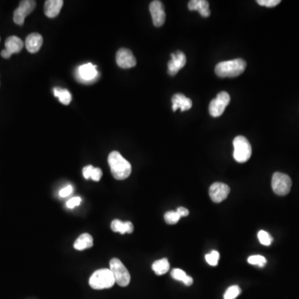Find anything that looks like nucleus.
<instances>
[{
	"label": "nucleus",
	"mask_w": 299,
	"mask_h": 299,
	"mask_svg": "<svg viewBox=\"0 0 299 299\" xmlns=\"http://www.w3.org/2000/svg\"><path fill=\"white\" fill-rule=\"evenodd\" d=\"M108 164L115 179L118 180L128 179L131 173V166L118 151H112L108 156Z\"/></svg>",
	"instance_id": "f257e3e1"
},
{
	"label": "nucleus",
	"mask_w": 299,
	"mask_h": 299,
	"mask_svg": "<svg viewBox=\"0 0 299 299\" xmlns=\"http://www.w3.org/2000/svg\"><path fill=\"white\" fill-rule=\"evenodd\" d=\"M247 63L242 58L224 61L215 67L216 75L219 78H235L245 72Z\"/></svg>",
	"instance_id": "f03ea898"
},
{
	"label": "nucleus",
	"mask_w": 299,
	"mask_h": 299,
	"mask_svg": "<svg viewBox=\"0 0 299 299\" xmlns=\"http://www.w3.org/2000/svg\"><path fill=\"white\" fill-rule=\"evenodd\" d=\"M116 284L114 276L108 268H102L94 272L89 279L91 288L96 290L110 289Z\"/></svg>",
	"instance_id": "7ed1b4c3"
},
{
	"label": "nucleus",
	"mask_w": 299,
	"mask_h": 299,
	"mask_svg": "<svg viewBox=\"0 0 299 299\" xmlns=\"http://www.w3.org/2000/svg\"><path fill=\"white\" fill-rule=\"evenodd\" d=\"M234 158L239 163H245L248 162L252 155V147L250 141L243 135H238L234 138Z\"/></svg>",
	"instance_id": "20e7f679"
},
{
	"label": "nucleus",
	"mask_w": 299,
	"mask_h": 299,
	"mask_svg": "<svg viewBox=\"0 0 299 299\" xmlns=\"http://www.w3.org/2000/svg\"><path fill=\"white\" fill-rule=\"evenodd\" d=\"M110 270L113 273L116 284L121 287L129 285L130 282V273L119 258L114 257L110 261Z\"/></svg>",
	"instance_id": "39448f33"
},
{
	"label": "nucleus",
	"mask_w": 299,
	"mask_h": 299,
	"mask_svg": "<svg viewBox=\"0 0 299 299\" xmlns=\"http://www.w3.org/2000/svg\"><path fill=\"white\" fill-rule=\"evenodd\" d=\"M292 180L288 174L275 172L272 177V189L276 195L284 196L291 190Z\"/></svg>",
	"instance_id": "423d86ee"
},
{
	"label": "nucleus",
	"mask_w": 299,
	"mask_h": 299,
	"mask_svg": "<svg viewBox=\"0 0 299 299\" xmlns=\"http://www.w3.org/2000/svg\"><path fill=\"white\" fill-rule=\"evenodd\" d=\"M230 102V96L226 91H221L211 102L209 112L211 117H220Z\"/></svg>",
	"instance_id": "0eeeda50"
},
{
	"label": "nucleus",
	"mask_w": 299,
	"mask_h": 299,
	"mask_svg": "<svg viewBox=\"0 0 299 299\" xmlns=\"http://www.w3.org/2000/svg\"><path fill=\"white\" fill-rule=\"evenodd\" d=\"M36 7V1L33 0H24L19 3L13 13V21L18 25H23L27 16L34 10Z\"/></svg>",
	"instance_id": "6e6552de"
},
{
	"label": "nucleus",
	"mask_w": 299,
	"mask_h": 299,
	"mask_svg": "<svg viewBox=\"0 0 299 299\" xmlns=\"http://www.w3.org/2000/svg\"><path fill=\"white\" fill-rule=\"evenodd\" d=\"M98 75L96 66L91 63L83 64L80 67H78L77 70V77L78 78V80L83 83L94 82L98 78Z\"/></svg>",
	"instance_id": "1a4fd4ad"
},
{
	"label": "nucleus",
	"mask_w": 299,
	"mask_h": 299,
	"mask_svg": "<svg viewBox=\"0 0 299 299\" xmlns=\"http://www.w3.org/2000/svg\"><path fill=\"white\" fill-rule=\"evenodd\" d=\"M230 192L229 186L224 183L215 182L210 187V196L214 203H220L226 200Z\"/></svg>",
	"instance_id": "9d476101"
},
{
	"label": "nucleus",
	"mask_w": 299,
	"mask_h": 299,
	"mask_svg": "<svg viewBox=\"0 0 299 299\" xmlns=\"http://www.w3.org/2000/svg\"><path fill=\"white\" fill-rule=\"evenodd\" d=\"M117 65L123 69L134 68L136 65V59L132 52L128 48H121L116 55Z\"/></svg>",
	"instance_id": "9b49d317"
},
{
	"label": "nucleus",
	"mask_w": 299,
	"mask_h": 299,
	"mask_svg": "<svg viewBox=\"0 0 299 299\" xmlns=\"http://www.w3.org/2000/svg\"><path fill=\"white\" fill-rule=\"evenodd\" d=\"M171 59L170 60L167 64L168 73L171 76L176 75L177 73L186 64V57L185 53L179 50L176 52L171 53Z\"/></svg>",
	"instance_id": "f8f14e48"
},
{
	"label": "nucleus",
	"mask_w": 299,
	"mask_h": 299,
	"mask_svg": "<svg viewBox=\"0 0 299 299\" xmlns=\"http://www.w3.org/2000/svg\"><path fill=\"white\" fill-rule=\"evenodd\" d=\"M150 12L154 25L156 27H162L166 21V12L162 2L158 0L152 1L150 4Z\"/></svg>",
	"instance_id": "ddd939ff"
},
{
	"label": "nucleus",
	"mask_w": 299,
	"mask_h": 299,
	"mask_svg": "<svg viewBox=\"0 0 299 299\" xmlns=\"http://www.w3.org/2000/svg\"><path fill=\"white\" fill-rule=\"evenodd\" d=\"M171 101L173 112H176L178 109H180L181 112H185L192 107V101L181 93L174 94L172 96Z\"/></svg>",
	"instance_id": "4468645a"
},
{
	"label": "nucleus",
	"mask_w": 299,
	"mask_h": 299,
	"mask_svg": "<svg viewBox=\"0 0 299 299\" xmlns=\"http://www.w3.org/2000/svg\"><path fill=\"white\" fill-rule=\"evenodd\" d=\"M43 43V39L42 35L38 33H34V34H29V36L27 37L26 40H25V46L29 52L35 53L40 50L42 47Z\"/></svg>",
	"instance_id": "2eb2a0df"
},
{
	"label": "nucleus",
	"mask_w": 299,
	"mask_h": 299,
	"mask_svg": "<svg viewBox=\"0 0 299 299\" xmlns=\"http://www.w3.org/2000/svg\"><path fill=\"white\" fill-rule=\"evenodd\" d=\"M188 8L190 11H198L204 18H208L211 15L210 4L206 0H191L188 3Z\"/></svg>",
	"instance_id": "dca6fc26"
},
{
	"label": "nucleus",
	"mask_w": 299,
	"mask_h": 299,
	"mask_svg": "<svg viewBox=\"0 0 299 299\" xmlns=\"http://www.w3.org/2000/svg\"><path fill=\"white\" fill-rule=\"evenodd\" d=\"M63 0H47L44 3L45 15L52 18L57 17L63 8Z\"/></svg>",
	"instance_id": "f3484780"
},
{
	"label": "nucleus",
	"mask_w": 299,
	"mask_h": 299,
	"mask_svg": "<svg viewBox=\"0 0 299 299\" xmlns=\"http://www.w3.org/2000/svg\"><path fill=\"white\" fill-rule=\"evenodd\" d=\"M24 46V43L18 37L10 36L6 39L5 50L10 55L20 52Z\"/></svg>",
	"instance_id": "a211bd4d"
},
{
	"label": "nucleus",
	"mask_w": 299,
	"mask_h": 299,
	"mask_svg": "<svg viewBox=\"0 0 299 299\" xmlns=\"http://www.w3.org/2000/svg\"><path fill=\"white\" fill-rule=\"evenodd\" d=\"M112 231L120 234H131L134 230V226L131 222H123L119 219H114L111 224Z\"/></svg>",
	"instance_id": "6ab92c4d"
},
{
	"label": "nucleus",
	"mask_w": 299,
	"mask_h": 299,
	"mask_svg": "<svg viewBox=\"0 0 299 299\" xmlns=\"http://www.w3.org/2000/svg\"><path fill=\"white\" fill-rule=\"evenodd\" d=\"M92 246H93V238L89 234H81L74 243V249L80 251L89 249Z\"/></svg>",
	"instance_id": "aec40b11"
},
{
	"label": "nucleus",
	"mask_w": 299,
	"mask_h": 299,
	"mask_svg": "<svg viewBox=\"0 0 299 299\" xmlns=\"http://www.w3.org/2000/svg\"><path fill=\"white\" fill-rule=\"evenodd\" d=\"M152 269H153L156 275H163L169 271V261L167 258H162L160 260L156 261L152 264Z\"/></svg>",
	"instance_id": "412c9836"
},
{
	"label": "nucleus",
	"mask_w": 299,
	"mask_h": 299,
	"mask_svg": "<svg viewBox=\"0 0 299 299\" xmlns=\"http://www.w3.org/2000/svg\"><path fill=\"white\" fill-rule=\"evenodd\" d=\"M53 92H54V96L57 97L61 103H63V105H68L72 101V95L67 89L55 87L53 89Z\"/></svg>",
	"instance_id": "4be33fe9"
},
{
	"label": "nucleus",
	"mask_w": 299,
	"mask_h": 299,
	"mask_svg": "<svg viewBox=\"0 0 299 299\" xmlns=\"http://www.w3.org/2000/svg\"><path fill=\"white\" fill-rule=\"evenodd\" d=\"M248 262L252 265H257L263 268L267 263V259L262 255H253L248 258Z\"/></svg>",
	"instance_id": "5701e85b"
},
{
	"label": "nucleus",
	"mask_w": 299,
	"mask_h": 299,
	"mask_svg": "<svg viewBox=\"0 0 299 299\" xmlns=\"http://www.w3.org/2000/svg\"><path fill=\"white\" fill-rule=\"evenodd\" d=\"M257 239L262 245H265V246L271 245L273 240L270 234H268V232L264 231V230H260L257 233Z\"/></svg>",
	"instance_id": "b1692460"
},
{
	"label": "nucleus",
	"mask_w": 299,
	"mask_h": 299,
	"mask_svg": "<svg viewBox=\"0 0 299 299\" xmlns=\"http://www.w3.org/2000/svg\"><path fill=\"white\" fill-rule=\"evenodd\" d=\"M240 294H241L240 288L237 285H234L227 289L224 295V299H235Z\"/></svg>",
	"instance_id": "393cba45"
},
{
	"label": "nucleus",
	"mask_w": 299,
	"mask_h": 299,
	"mask_svg": "<svg viewBox=\"0 0 299 299\" xmlns=\"http://www.w3.org/2000/svg\"><path fill=\"white\" fill-rule=\"evenodd\" d=\"M180 216L178 214L176 211H168L165 214V220L167 224H175L177 222L179 221Z\"/></svg>",
	"instance_id": "a878e982"
},
{
	"label": "nucleus",
	"mask_w": 299,
	"mask_h": 299,
	"mask_svg": "<svg viewBox=\"0 0 299 299\" xmlns=\"http://www.w3.org/2000/svg\"><path fill=\"white\" fill-rule=\"evenodd\" d=\"M219 259V253L216 250L211 251L210 254L206 255V260L211 266H217Z\"/></svg>",
	"instance_id": "bb28decb"
},
{
	"label": "nucleus",
	"mask_w": 299,
	"mask_h": 299,
	"mask_svg": "<svg viewBox=\"0 0 299 299\" xmlns=\"http://www.w3.org/2000/svg\"><path fill=\"white\" fill-rule=\"evenodd\" d=\"M172 278L177 280V281L184 282L185 278L187 277V274L185 273V271H183L180 268H174L171 271Z\"/></svg>",
	"instance_id": "cd10ccee"
},
{
	"label": "nucleus",
	"mask_w": 299,
	"mask_h": 299,
	"mask_svg": "<svg viewBox=\"0 0 299 299\" xmlns=\"http://www.w3.org/2000/svg\"><path fill=\"white\" fill-rule=\"evenodd\" d=\"M257 3L261 6L273 8L281 3V1L280 0H257Z\"/></svg>",
	"instance_id": "c85d7f7f"
},
{
	"label": "nucleus",
	"mask_w": 299,
	"mask_h": 299,
	"mask_svg": "<svg viewBox=\"0 0 299 299\" xmlns=\"http://www.w3.org/2000/svg\"><path fill=\"white\" fill-rule=\"evenodd\" d=\"M81 201V198L78 197V196L72 198V199H70V200L67 202V207H68V209L75 208L76 206L80 205Z\"/></svg>",
	"instance_id": "c756f323"
},
{
	"label": "nucleus",
	"mask_w": 299,
	"mask_h": 299,
	"mask_svg": "<svg viewBox=\"0 0 299 299\" xmlns=\"http://www.w3.org/2000/svg\"><path fill=\"white\" fill-rule=\"evenodd\" d=\"M102 170L100 169V168L94 167V169L92 170V172H91V179L94 180V181H99L101 179V178H102Z\"/></svg>",
	"instance_id": "7c9ffc66"
},
{
	"label": "nucleus",
	"mask_w": 299,
	"mask_h": 299,
	"mask_svg": "<svg viewBox=\"0 0 299 299\" xmlns=\"http://www.w3.org/2000/svg\"><path fill=\"white\" fill-rule=\"evenodd\" d=\"M73 188L72 185H68L60 190L59 195L62 198L68 197L73 193Z\"/></svg>",
	"instance_id": "2f4dec72"
},
{
	"label": "nucleus",
	"mask_w": 299,
	"mask_h": 299,
	"mask_svg": "<svg viewBox=\"0 0 299 299\" xmlns=\"http://www.w3.org/2000/svg\"><path fill=\"white\" fill-rule=\"evenodd\" d=\"M94 169V167H92L91 165H89L87 167H84L83 170V174H84V178L86 179H88L91 178V172L92 170Z\"/></svg>",
	"instance_id": "473e14b6"
},
{
	"label": "nucleus",
	"mask_w": 299,
	"mask_h": 299,
	"mask_svg": "<svg viewBox=\"0 0 299 299\" xmlns=\"http://www.w3.org/2000/svg\"><path fill=\"white\" fill-rule=\"evenodd\" d=\"M176 212L180 217H185V216L189 215V214H190L187 209L185 208V207H179L177 209Z\"/></svg>",
	"instance_id": "72a5a7b5"
},
{
	"label": "nucleus",
	"mask_w": 299,
	"mask_h": 299,
	"mask_svg": "<svg viewBox=\"0 0 299 299\" xmlns=\"http://www.w3.org/2000/svg\"><path fill=\"white\" fill-rule=\"evenodd\" d=\"M193 282H194V280H193V278H191L190 276L187 275V277L185 278V280H184V282H183V283H184V284H185V285H186V286H190V285L193 284Z\"/></svg>",
	"instance_id": "f704fd0d"
}]
</instances>
